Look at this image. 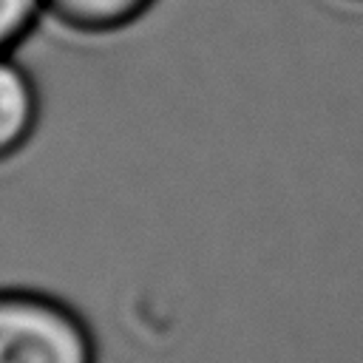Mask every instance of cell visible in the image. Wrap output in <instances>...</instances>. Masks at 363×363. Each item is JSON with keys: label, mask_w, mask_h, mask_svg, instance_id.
<instances>
[{"label": "cell", "mask_w": 363, "mask_h": 363, "mask_svg": "<svg viewBox=\"0 0 363 363\" xmlns=\"http://www.w3.org/2000/svg\"><path fill=\"white\" fill-rule=\"evenodd\" d=\"M156 0H45V17L79 37H113L136 26Z\"/></svg>", "instance_id": "3957f363"}, {"label": "cell", "mask_w": 363, "mask_h": 363, "mask_svg": "<svg viewBox=\"0 0 363 363\" xmlns=\"http://www.w3.org/2000/svg\"><path fill=\"white\" fill-rule=\"evenodd\" d=\"M352 3H363V0H352Z\"/></svg>", "instance_id": "5b68a950"}, {"label": "cell", "mask_w": 363, "mask_h": 363, "mask_svg": "<svg viewBox=\"0 0 363 363\" xmlns=\"http://www.w3.org/2000/svg\"><path fill=\"white\" fill-rule=\"evenodd\" d=\"M45 17V0H0V54H14Z\"/></svg>", "instance_id": "277c9868"}, {"label": "cell", "mask_w": 363, "mask_h": 363, "mask_svg": "<svg viewBox=\"0 0 363 363\" xmlns=\"http://www.w3.org/2000/svg\"><path fill=\"white\" fill-rule=\"evenodd\" d=\"M43 119V96L34 74L0 54V164L17 159L34 139Z\"/></svg>", "instance_id": "7a4b0ae2"}, {"label": "cell", "mask_w": 363, "mask_h": 363, "mask_svg": "<svg viewBox=\"0 0 363 363\" xmlns=\"http://www.w3.org/2000/svg\"><path fill=\"white\" fill-rule=\"evenodd\" d=\"M0 363H99L85 315L60 295L0 286Z\"/></svg>", "instance_id": "6da1fadb"}]
</instances>
